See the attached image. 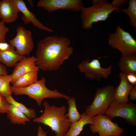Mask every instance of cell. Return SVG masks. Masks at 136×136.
Returning <instances> with one entry per match:
<instances>
[{
  "label": "cell",
  "instance_id": "obj_1",
  "mask_svg": "<svg viewBox=\"0 0 136 136\" xmlns=\"http://www.w3.org/2000/svg\"><path fill=\"white\" fill-rule=\"evenodd\" d=\"M71 41L64 37H47L37 45L36 63L39 70L51 72L59 69L64 62L72 54Z\"/></svg>",
  "mask_w": 136,
  "mask_h": 136
},
{
  "label": "cell",
  "instance_id": "obj_2",
  "mask_svg": "<svg viewBox=\"0 0 136 136\" xmlns=\"http://www.w3.org/2000/svg\"><path fill=\"white\" fill-rule=\"evenodd\" d=\"M43 105L44 107L43 114L32 121L48 126L54 132L55 136H65L71 124L66 115V106H50L47 101Z\"/></svg>",
  "mask_w": 136,
  "mask_h": 136
},
{
  "label": "cell",
  "instance_id": "obj_3",
  "mask_svg": "<svg viewBox=\"0 0 136 136\" xmlns=\"http://www.w3.org/2000/svg\"><path fill=\"white\" fill-rule=\"evenodd\" d=\"M46 79L42 77L41 79L27 86L18 88L10 86L13 93L15 95H25L35 100L40 107L43 100L46 98L57 99L63 98L67 100L70 97L55 89L51 90L45 85Z\"/></svg>",
  "mask_w": 136,
  "mask_h": 136
},
{
  "label": "cell",
  "instance_id": "obj_4",
  "mask_svg": "<svg viewBox=\"0 0 136 136\" xmlns=\"http://www.w3.org/2000/svg\"><path fill=\"white\" fill-rule=\"evenodd\" d=\"M120 10L114 7L105 0L98 5L84 7L80 11L83 27L85 29L92 28L93 23L106 21L113 12Z\"/></svg>",
  "mask_w": 136,
  "mask_h": 136
},
{
  "label": "cell",
  "instance_id": "obj_5",
  "mask_svg": "<svg viewBox=\"0 0 136 136\" xmlns=\"http://www.w3.org/2000/svg\"><path fill=\"white\" fill-rule=\"evenodd\" d=\"M115 87L112 85L97 88L93 102L86 107L84 113L92 117L105 114L109 105L115 99Z\"/></svg>",
  "mask_w": 136,
  "mask_h": 136
},
{
  "label": "cell",
  "instance_id": "obj_6",
  "mask_svg": "<svg viewBox=\"0 0 136 136\" xmlns=\"http://www.w3.org/2000/svg\"><path fill=\"white\" fill-rule=\"evenodd\" d=\"M108 43L111 48L119 50L121 56L136 54V41L119 25L117 26L114 33L109 35Z\"/></svg>",
  "mask_w": 136,
  "mask_h": 136
},
{
  "label": "cell",
  "instance_id": "obj_7",
  "mask_svg": "<svg viewBox=\"0 0 136 136\" xmlns=\"http://www.w3.org/2000/svg\"><path fill=\"white\" fill-rule=\"evenodd\" d=\"M92 123L90 126V129L93 133H98L99 136L120 135L124 129L105 115H98L92 118Z\"/></svg>",
  "mask_w": 136,
  "mask_h": 136
},
{
  "label": "cell",
  "instance_id": "obj_8",
  "mask_svg": "<svg viewBox=\"0 0 136 136\" xmlns=\"http://www.w3.org/2000/svg\"><path fill=\"white\" fill-rule=\"evenodd\" d=\"M16 31V36L9 41V43L15 48L18 55L23 56L29 55L34 46L31 31L21 26H18Z\"/></svg>",
  "mask_w": 136,
  "mask_h": 136
},
{
  "label": "cell",
  "instance_id": "obj_9",
  "mask_svg": "<svg viewBox=\"0 0 136 136\" xmlns=\"http://www.w3.org/2000/svg\"><path fill=\"white\" fill-rule=\"evenodd\" d=\"M101 56L90 61L88 59L83 60L78 64V67L81 73L84 74L86 78L91 80H99L101 78L106 79L111 74L112 66L103 68L99 59Z\"/></svg>",
  "mask_w": 136,
  "mask_h": 136
},
{
  "label": "cell",
  "instance_id": "obj_10",
  "mask_svg": "<svg viewBox=\"0 0 136 136\" xmlns=\"http://www.w3.org/2000/svg\"><path fill=\"white\" fill-rule=\"evenodd\" d=\"M105 115L112 119L120 117L124 119L129 124L136 125V105L130 101L125 104L118 103L115 99L110 104Z\"/></svg>",
  "mask_w": 136,
  "mask_h": 136
},
{
  "label": "cell",
  "instance_id": "obj_11",
  "mask_svg": "<svg viewBox=\"0 0 136 136\" xmlns=\"http://www.w3.org/2000/svg\"><path fill=\"white\" fill-rule=\"evenodd\" d=\"M84 4L81 0H40L37 7H42L48 13L60 10H67L75 12H80Z\"/></svg>",
  "mask_w": 136,
  "mask_h": 136
},
{
  "label": "cell",
  "instance_id": "obj_12",
  "mask_svg": "<svg viewBox=\"0 0 136 136\" xmlns=\"http://www.w3.org/2000/svg\"><path fill=\"white\" fill-rule=\"evenodd\" d=\"M39 70L37 65L36 57L24 56L15 66L11 75V83L12 84L19 77L28 73L38 72Z\"/></svg>",
  "mask_w": 136,
  "mask_h": 136
},
{
  "label": "cell",
  "instance_id": "obj_13",
  "mask_svg": "<svg viewBox=\"0 0 136 136\" xmlns=\"http://www.w3.org/2000/svg\"><path fill=\"white\" fill-rule=\"evenodd\" d=\"M19 12L15 0L0 1V16L5 23L15 21L18 18Z\"/></svg>",
  "mask_w": 136,
  "mask_h": 136
},
{
  "label": "cell",
  "instance_id": "obj_14",
  "mask_svg": "<svg viewBox=\"0 0 136 136\" xmlns=\"http://www.w3.org/2000/svg\"><path fill=\"white\" fill-rule=\"evenodd\" d=\"M19 12L23 14L21 19L25 24L32 23L33 25L41 30L52 32L54 30L45 26L36 18L33 13L29 11L23 0H15Z\"/></svg>",
  "mask_w": 136,
  "mask_h": 136
},
{
  "label": "cell",
  "instance_id": "obj_15",
  "mask_svg": "<svg viewBox=\"0 0 136 136\" xmlns=\"http://www.w3.org/2000/svg\"><path fill=\"white\" fill-rule=\"evenodd\" d=\"M119 76L120 82L115 88V99L119 104H127L129 102L128 98L129 92L133 86L128 82L125 74L120 72Z\"/></svg>",
  "mask_w": 136,
  "mask_h": 136
},
{
  "label": "cell",
  "instance_id": "obj_16",
  "mask_svg": "<svg viewBox=\"0 0 136 136\" xmlns=\"http://www.w3.org/2000/svg\"><path fill=\"white\" fill-rule=\"evenodd\" d=\"M92 118L84 112L82 113L80 119L71 124L65 136H78L83 130L85 125L87 124H92Z\"/></svg>",
  "mask_w": 136,
  "mask_h": 136
},
{
  "label": "cell",
  "instance_id": "obj_17",
  "mask_svg": "<svg viewBox=\"0 0 136 136\" xmlns=\"http://www.w3.org/2000/svg\"><path fill=\"white\" fill-rule=\"evenodd\" d=\"M118 65L121 72L126 75L130 74H136V54L121 56Z\"/></svg>",
  "mask_w": 136,
  "mask_h": 136
},
{
  "label": "cell",
  "instance_id": "obj_18",
  "mask_svg": "<svg viewBox=\"0 0 136 136\" xmlns=\"http://www.w3.org/2000/svg\"><path fill=\"white\" fill-rule=\"evenodd\" d=\"M24 56L17 54L15 49L0 51V63L6 66H15Z\"/></svg>",
  "mask_w": 136,
  "mask_h": 136
},
{
  "label": "cell",
  "instance_id": "obj_19",
  "mask_svg": "<svg viewBox=\"0 0 136 136\" xmlns=\"http://www.w3.org/2000/svg\"><path fill=\"white\" fill-rule=\"evenodd\" d=\"M7 117L14 124L24 125L30 120L24 114L14 106L10 104L9 109L7 113Z\"/></svg>",
  "mask_w": 136,
  "mask_h": 136
},
{
  "label": "cell",
  "instance_id": "obj_20",
  "mask_svg": "<svg viewBox=\"0 0 136 136\" xmlns=\"http://www.w3.org/2000/svg\"><path fill=\"white\" fill-rule=\"evenodd\" d=\"M38 72H32L28 73L20 76L13 83V86L21 88L27 86L38 80Z\"/></svg>",
  "mask_w": 136,
  "mask_h": 136
},
{
  "label": "cell",
  "instance_id": "obj_21",
  "mask_svg": "<svg viewBox=\"0 0 136 136\" xmlns=\"http://www.w3.org/2000/svg\"><path fill=\"white\" fill-rule=\"evenodd\" d=\"M8 103L14 106L18 110L24 114L29 119L35 118L36 116L34 109L27 108L24 105L16 101L10 95L6 97Z\"/></svg>",
  "mask_w": 136,
  "mask_h": 136
},
{
  "label": "cell",
  "instance_id": "obj_22",
  "mask_svg": "<svg viewBox=\"0 0 136 136\" xmlns=\"http://www.w3.org/2000/svg\"><path fill=\"white\" fill-rule=\"evenodd\" d=\"M69 105L68 112L66 115L72 123L78 120L81 118V114L78 112L76 105L75 98L73 97L67 100Z\"/></svg>",
  "mask_w": 136,
  "mask_h": 136
},
{
  "label": "cell",
  "instance_id": "obj_23",
  "mask_svg": "<svg viewBox=\"0 0 136 136\" xmlns=\"http://www.w3.org/2000/svg\"><path fill=\"white\" fill-rule=\"evenodd\" d=\"M11 81V75H0V93L5 97L13 93L10 85Z\"/></svg>",
  "mask_w": 136,
  "mask_h": 136
},
{
  "label": "cell",
  "instance_id": "obj_24",
  "mask_svg": "<svg viewBox=\"0 0 136 136\" xmlns=\"http://www.w3.org/2000/svg\"><path fill=\"white\" fill-rule=\"evenodd\" d=\"M128 6L127 8L121 10V11L127 15L129 17L131 26L136 30V1L129 0Z\"/></svg>",
  "mask_w": 136,
  "mask_h": 136
},
{
  "label": "cell",
  "instance_id": "obj_25",
  "mask_svg": "<svg viewBox=\"0 0 136 136\" xmlns=\"http://www.w3.org/2000/svg\"><path fill=\"white\" fill-rule=\"evenodd\" d=\"M10 104L6 98L0 93V113H7L8 112Z\"/></svg>",
  "mask_w": 136,
  "mask_h": 136
},
{
  "label": "cell",
  "instance_id": "obj_26",
  "mask_svg": "<svg viewBox=\"0 0 136 136\" xmlns=\"http://www.w3.org/2000/svg\"><path fill=\"white\" fill-rule=\"evenodd\" d=\"M9 30L4 22L2 20L0 21V43L6 42V35Z\"/></svg>",
  "mask_w": 136,
  "mask_h": 136
},
{
  "label": "cell",
  "instance_id": "obj_27",
  "mask_svg": "<svg viewBox=\"0 0 136 136\" xmlns=\"http://www.w3.org/2000/svg\"><path fill=\"white\" fill-rule=\"evenodd\" d=\"M127 0H114L111 4L114 8H119V7L128 3Z\"/></svg>",
  "mask_w": 136,
  "mask_h": 136
},
{
  "label": "cell",
  "instance_id": "obj_28",
  "mask_svg": "<svg viewBox=\"0 0 136 136\" xmlns=\"http://www.w3.org/2000/svg\"><path fill=\"white\" fill-rule=\"evenodd\" d=\"M127 79L128 82L133 86L136 85V74H130L126 75Z\"/></svg>",
  "mask_w": 136,
  "mask_h": 136
},
{
  "label": "cell",
  "instance_id": "obj_29",
  "mask_svg": "<svg viewBox=\"0 0 136 136\" xmlns=\"http://www.w3.org/2000/svg\"><path fill=\"white\" fill-rule=\"evenodd\" d=\"M15 49L13 46L6 42L0 43V51H6Z\"/></svg>",
  "mask_w": 136,
  "mask_h": 136
},
{
  "label": "cell",
  "instance_id": "obj_30",
  "mask_svg": "<svg viewBox=\"0 0 136 136\" xmlns=\"http://www.w3.org/2000/svg\"><path fill=\"white\" fill-rule=\"evenodd\" d=\"M129 98L130 100H135L136 99V85L133 87L129 92Z\"/></svg>",
  "mask_w": 136,
  "mask_h": 136
},
{
  "label": "cell",
  "instance_id": "obj_31",
  "mask_svg": "<svg viewBox=\"0 0 136 136\" xmlns=\"http://www.w3.org/2000/svg\"><path fill=\"white\" fill-rule=\"evenodd\" d=\"M47 132L45 131L41 126H39L37 130V136H47Z\"/></svg>",
  "mask_w": 136,
  "mask_h": 136
},
{
  "label": "cell",
  "instance_id": "obj_32",
  "mask_svg": "<svg viewBox=\"0 0 136 136\" xmlns=\"http://www.w3.org/2000/svg\"><path fill=\"white\" fill-rule=\"evenodd\" d=\"M8 74L6 66L0 63V75Z\"/></svg>",
  "mask_w": 136,
  "mask_h": 136
},
{
  "label": "cell",
  "instance_id": "obj_33",
  "mask_svg": "<svg viewBox=\"0 0 136 136\" xmlns=\"http://www.w3.org/2000/svg\"><path fill=\"white\" fill-rule=\"evenodd\" d=\"M104 0H93L92 1V5H98L101 3Z\"/></svg>",
  "mask_w": 136,
  "mask_h": 136
},
{
  "label": "cell",
  "instance_id": "obj_34",
  "mask_svg": "<svg viewBox=\"0 0 136 136\" xmlns=\"http://www.w3.org/2000/svg\"><path fill=\"white\" fill-rule=\"evenodd\" d=\"M27 1L31 6L33 7V1L32 0H28Z\"/></svg>",
  "mask_w": 136,
  "mask_h": 136
},
{
  "label": "cell",
  "instance_id": "obj_35",
  "mask_svg": "<svg viewBox=\"0 0 136 136\" xmlns=\"http://www.w3.org/2000/svg\"><path fill=\"white\" fill-rule=\"evenodd\" d=\"M1 19V17L0 16V20Z\"/></svg>",
  "mask_w": 136,
  "mask_h": 136
},
{
  "label": "cell",
  "instance_id": "obj_36",
  "mask_svg": "<svg viewBox=\"0 0 136 136\" xmlns=\"http://www.w3.org/2000/svg\"><path fill=\"white\" fill-rule=\"evenodd\" d=\"M117 136H120V135Z\"/></svg>",
  "mask_w": 136,
  "mask_h": 136
}]
</instances>
